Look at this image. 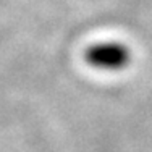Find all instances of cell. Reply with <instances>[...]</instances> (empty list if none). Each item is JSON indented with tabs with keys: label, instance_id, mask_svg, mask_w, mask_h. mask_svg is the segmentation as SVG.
I'll return each mask as SVG.
<instances>
[{
	"label": "cell",
	"instance_id": "1",
	"mask_svg": "<svg viewBox=\"0 0 152 152\" xmlns=\"http://www.w3.org/2000/svg\"><path fill=\"white\" fill-rule=\"evenodd\" d=\"M84 58L94 68L107 71H118L129 65L131 50L121 42L104 41V42H96L91 47H88Z\"/></svg>",
	"mask_w": 152,
	"mask_h": 152
}]
</instances>
